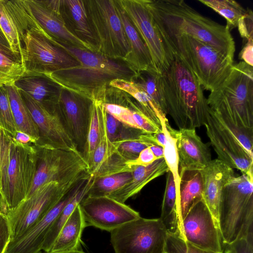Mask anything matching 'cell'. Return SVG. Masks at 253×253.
Wrapping results in <instances>:
<instances>
[{"label": "cell", "instance_id": "obj_29", "mask_svg": "<svg viewBox=\"0 0 253 253\" xmlns=\"http://www.w3.org/2000/svg\"><path fill=\"white\" fill-rule=\"evenodd\" d=\"M167 173L166 186L160 218L168 233L183 239L182 227L177 211L175 183L171 172L169 171Z\"/></svg>", "mask_w": 253, "mask_h": 253}, {"label": "cell", "instance_id": "obj_48", "mask_svg": "<svg viewBox=\"0 0 253 253\" xmlns=\"http://www.w3.org/2000/svg\"><path fill=\"white\" fill-rule=\"evenodd\" d=\"M156 160L149 147L143 150L138 156L134 160L126 161L127 165L131 169L136 166H147L153 163Z\"/></svg>", "mask_w": 253, "mask_h": 253}, {"label": "cell", "instance_id": "obj_23", "mask_svg": "<svg viewBox=\"0 0 253 253\" xmlns=\"http://www.w3.org/2000/svg\"><path fill=\"white\" fill-rule=\"evenodd\" d=\"M22 13L20 0H0V27L13 53L20 60L22 51V35L27 28Z\"/></svg>", "mask_w": 253, "mask_h": 253}, {"label": "cell", "instance_id": "obj_18", "mask_svg": "<svg viewBox=\"0 0 253 253\" xmlns=\"http://www.w3.org/2000/svg\"><path fill=\"white\" fill-rule=\"evenodd\" d=\"M91 102L76 93L61 88L56 104L67 131L82 154L86 142Z\"/></svg>", "mask_w": 253, "mask_h": 253}, {"label": "cell", "instance_id": "obj_2", "mask_svg": "<svg viewBox=\"0 0 253 253\" xmlns=\"http://www.w3.org/2000/svg\"><path fill=\"white\" fill-rule=\"evenodd\" d=\"M144 2L166 41L183 35L191 36L234 58L235 42L226 26L202 15L183 0Z\"/></svg>", "mask_w": 253, "mask_h": 253}, {"label": "cell", "instance_id": "obj_52", "mask_svg": "<svg viewBox=\"0 0 253 253\" xmlns=\"http://www.w3.org/2000/svg\"><path fill=\"white\" fill-rule=\"evenodd\" d=\"M151 136L155 145H160L164 147L166 142V137L162 128L154 133H152Z\"/></svg>", "mask_w": 253, "mask_h": 253}, {"label": "cell", "instance_id": "obj_54", "mask_svg": "<svg viewBox=\"0 0 253 253\" xmlns=\"http://www.w3.org/2000/svg\"><path fill=\"white\" fill-rule=\"evenodd\" d=\"M86 253L83 251H69V252H61V253Z\"/></svg>", "mask_w": 253, "mask_h": 253}, {"label": "cell", "instance_id": "obj_7", "mask_svg": "<svg viewBox=\"0 0 253 253\" xmlns=\"http://www.w3.org/2000/svg\"><path fill=\"white\" fill-rule=\"evenodd\" d=\"M208 104L214 112L229 116L242 128L253 129V67L244 61L234 64L231 72Z\"/></svg>", "mask_w": 253, "mask_h": 253}, {"label": "cell", "instance_id": "obj_33", "mask_svg": "<svg viewBox=\"0 0 253 253\" xmlns=\"http://www.w3.org/2000/svg\"><path fill=\"white\" fill-rule=\"evenodd\" d=\"M94 178L90 175L73 199L64 208L47 234L42 250L49 252L62 227L82 200L87 195L94 182Z\"/></svg>", "mask_w": 253, "mask_h": 253}, {"label": "cell", "instance_id": "obj_36", "mask_svg": "<svg viewBox=\"0 0 253 253\" xmlns=\"http://www.w3.org/2000/svg\"><path fill=\"white\" fill-rule=\"evenodd\" d=\"M132 177L131 171L94 178L93 184L87 195L92 196H107L125 185Z\"/></svg>", "mask_w": 253, "mask_h": 253}, {"label": "cell", "instance_id": "obj_51", "mask_svg": "<svg viewBox=\"0 0 253 253\" xmlns=\"http://www.w3.org/2000/svg\"><path fill=\"white\" fill-rule=\"evenodd\" d=\"M13 137L19 142L24 144L34 145L37 142L32 136L21 131L16 130Z\"/></svg>", "mask_w": 253, "mask_h": 253}, {"label": "cell", "instance_id": "obj_42", "mask_svg": "<svg viewBox=\"0 0 253 253\" xmlns=\"http://www.w3.org/2000/svg\"><path fill=\"white\" fill-rule=\"evenodd\" d=\"M165 253H223L200 248L168 232Z\"/></svg>", "mask_w": 253, "mask_h": 253}, {"label": "cell", "instance_id": "obj_27", "mask_svg": "<svg viewBox=\"0 0 253 253\" xmlns=\"http://www.w3.org/2000/svg\"><path fill=\"white\" fill-rule=\"evenodd\" d=\"M179 172V195L176 206L182 230L183 219L190 209L203 199V183L201 170H183Z\"/></svg>", "mask_w": 253, "mask_h": 253}, {"label": "cell", "instance_id": "obj_41", "mask_svg": "<svg viewBox=\"0 0 253 253\" xmlns=\"http://www.w3.org/2000/svg\"><path fill=\"white\" fill-rule=\"evenodd\" d=\"M0 128L14 137L16 127L5 86L0 87Z\"/></svg>", "mask_w": 253, "mask_h": 253}, {"label": "cell", "instance_id": "obj_14", "mask_svg": "<svg viewBox=\"0 0 253 253\" xmlns=\"http://www.w3.org/2000/svg\"><path fill=\"white\" fill-rule=\"evenodd\" d=\"M86 225L111 232L130 221L141 217L129 206L108 196L87 195L79 204Z\"/></svg>", "mask_w": 253, "mask_h": 253}, {"label": "cell", "instance_id": "obj_4", "mask_svg": "<svg viewBox=\"0 0 253 253\" xmlns=\"http://www.w3.org/2000/svg\"><path fill=\"white\" fill-rule=\"evenodd\" d=\"M36 162L34 145L20 143L0 128V210L4 213L27 198Z\"/></svg>", "mask_w": 253, "mask_h": 253}, {"label": "cell", "instance_id": "obj_43", "mask_svg": "<svg viewBox=\"0 0 253 253\" xmlns=\"http://www.w3.org/2000/svg\"><path fill=\"white\" fill-rule=\"evenodd\" d=\"M106 111L127 127L138 129L132 115V109L114 103H104Z\"/></svg>", "mask_w": 253, "mask_h": 253}, {"label": "cell", "instance_id": "obj_15", "mask_svg": "<svg viewBox=\"0 0 253 253\" xmlns=\"http://www.w3.org/2000/svg\"><path fill=\"white\" fill-rule=\"evenodd\" d=\"M19 91L39 130V138L34 145H47L81 153L67 131L56 107L53 109H47L27 94Z\"/></svg>", "mask_w": 253, "mask_h": 253}, {"label": "cell", "instance_id": "obj_16", "mask_svg": "<svg viewBox=\"0 0 253 253\" xmlns=\"http://www.w3.org/2000/svg\"><path fill=\"white\" fill-rule=\"evenodd\" d=\"M205 126L218 160L242 174L253 171V156L218 120L211 108Z\"/></svg>", "mask_w": 253, "mask_h": 253}, {"label": "cell", "instance_id": "obj_1", "mask_svg": "<svg viewBox=\"0 0 253 253\" xmlns=\"http://www.w3.org/2000/svg\"><path fill=\"white\" fill-rule=\"evenodd\" d=\"M56 46L76 58L80 65L44 76L61 88L76 93L91 102L105 103V91L116 79L132 81L138 73L123 61L77 48L49 37Z\"/></svg>", "mask_w": 253, "mask_h": 253}, {"label": "cell", "instance_id": "obj_55", "mask_svg": "<svg viewBox=\"0 0 253 253\" xmlns=\"http://www.w3.org/2000/svg\"><path fill=\"white\" fill-rule=\"evenodd\" d=\"M223 253H231V252L226 248H222Z\"/></svg>", "mask_w": 253, "mask_h": 253}, {"label": "cell", "instance_id": "obj_46", "mask_svg": "<svg viewBox=\"0 0 253 253\" xmlns=\"http://www.w3.org/2000/svg\"><path fill=\"white\" fill-rule=\"evenodd\" d=\"M237 27L240 36L246 41L253 39V14L247 8L246 13L238 21Z\"/></svg>", "mask_w": 253, "mask_h": 253}, {"label": "cell", "instance_id": "obj_6", "mask_svg": "<svg viewBox=\"0 0 253 253\" xmlns=\"http://www.w3.org/2000/svg\"><path fill=\"white\" fill-rule=\"evenodd\" d=\"M253 171L235 176L225 187L218 216L222 244L253 233Z\"/></svg>", "mask_w": 253, "mask_h": 253}, {"label": "cell", "instance_id": "obj_38", "mask_svg": "<svg viewBox=\"0 0 253 253\" xmlns=\"http://www.w3.org/2000/svg\"><path fill=\"white\" fill-rule=\"evenodd\" d=\"M160 75L155 71H141L132 82L150 96L166 115L159 84Z\"/></svg>", "mask_w": 253, "mask_h": 253}, {"label": "cell", "instance_id": "obj_47", "mask_svg": "<svg viewBox=\"0 0 253 253\" xmlns=\"http://www.w3.org/2000/svg\"><path fill=\"white\" fill-rule=\"evenodd\" d=\"M11 241V229L6 214L0 210V253H5Z\"/></svg>", "mask_w": 253, "mask_h": 253}, {"label": "cell", "instance_id": "obj_20", "mask_svg": "<svg viewBox=\"0 0 253 253\" xmlns=\"http://www.w3.org/2000/svg\"><path fill=\"white\" fill-rule=\"evenodd\" d=\"M25 2L33 18L50 37L67 44L96 52L95 48L72 31L63 17L47 7L43 0H25Z\"/></svg>", "mask_w": 253, "mask_h": 253}, {"label": "cell", "instance_id": "obj_34", "mask_svg": "<svg viewBox=\"0 0 253 253\" xmlns=\"http://www.w3.org/2000/svg\"><path fill=\"white\" fill-rule=\"evenodd\" d=\"M64 4L73 22L75 34L82 40L95 48L96 52L95 40L89 26L84 1L64 0Z\"/></svg>", "mask_w": 253, "mask_h": 253}, {"label": "cell", "instance_id": "obj_10", "mask_svg": "<svg viewBox=\"0 0 253 253\" xmlns=\"http://www.w3.org/2000/svg\"><path fill=\"white\" fill-rule=\"evenodd\" d=\"M21 39L20 60L25 70V75L45 76L80 65L76 58L51 42L33 17Z\"/></svg>", "mask_w": 253, "mask_h": 253}, {"label": "cell", "instance_id": "obj_39", "mask_svg": "<svg viewBox=\"0 0 253 253\" xmlns=\"http://www.w3.org/2000/svg\"><path fill=\"white\" fill-rule=\"evenodd\" d=\"M25 75L22 63L0 52V87L13 85Z\"/></svg>", "mask_w": 253, "mask_h": 253}, {"label": "cell", "instance_id": "obj_37", "mask_svg": "<svg viewBox=\"0 0 253 253\" xmlns=\"http://www.w3.org/2000/svg\"><path fill=\"white\" fill-rule=\"evenodd\" d=\"M99 137V121L96 101L92 102L90 106L89 119L86 142L83 156L90 167L95 149Z\"/></svg>", "mask_w": 253, "mask_h": 253}, {"label": "cell", "instance_id": "obj_40", "mask_svg": "<svg viewBox=\"0 0 253 253\" xmlns=\"http://www.w3.org/2000/svg\"><path fill=\"white\" fill-rule=\"evenodd\" d=\"M117 153L126 161L135 159L144 149L151 145L138 136L113 142Z\"/></svg>", "mask_w": 253, "mask_h": 253}, {"label": "cell", "instance_id": "obj_9", "mask_svg": "<svg viewBox=\"0 0 253 253\" xmlns=\"http://www.w3.org/2000/svg\"><path fill=\"white\" fill-rule=\"evenodd\" d=\"M89 176L88 172H84L61 183H45L8 211L6 214L10 226L11 240L37 223L72 189Z\"/></svg>", "mask_w": 253, "mask_h": 253}, {"label": "cell", "instance_id": "obj_45", "mask_svg": "<svg viewBox=\"0 0 253 253\" xmlns=\"http://www.w3.org/2000/svg\"><path fill=\"white\" fill-rule=\"evenodd\" d=\"M231 253H253V233L229 244H222Z\"/></svg>", "mask_w": 253, "mask_h": 253}, {"label": "cell", "instance_id": "obj_21", "mask_svg": "<svg viewBox=\"0 0 253 253\" xmlns=\"http://www.w3.org/2000/svg\"><path fill=\"white\" fill-rule=\"evenodd\" d=\"M201 172L203 199L218 227L219 210L223 190L236 175L233 169L217 159L211 160Z\"/></svg>", "mask_w": 253, "mask_h": 253}, {"label": "cell", "instance_id": "obj_19", "mask_svg": "<svg viewBox=\"0 0 253 253\" xmlns=\"http://www.w3.org/2000/svg\"><path fill=\"white\" fill-rule=\"evenodd\" d=\"M87 179L80 182L37 223L10 241L5 253H41L45 237L64 208Z\"/></svg>", "mask_w": 253, "mask_h": 253}, {"label": "cell", "instance_id": "obj_30", "mask_svg": "<svg viewBox=\"0 0 253 253\" xmlns=\"http://www.w3.org/2000/svg\"><path fill=\"white\" fill-rule=\"evenodd\" d=\"M99 121V137L97 145L95 149L89 173L93 175L100 167L110 157L117 153L116 145L109 138L106 126V111L103 102L96 101Z\"/></svg>", "mask_w": 253, "mask_h": 253}, {"label": "cell", "instance_id": "obj_32", "mask_svg": "<svg viewBox=\"0 0 253 253\" xmlns=\"http://www.w3.org/2000/svg\"><path fill=\"white\" fill-rule=\"evenodd\" d=\"M109 85L122 90L132 96L138 102L142 110L149 117L161 125L160 119L166 117V115L154 100L134 82L123 79H116L112 81Z\"/></svg>", "mask_w": 253, "mask_h": 253}, {"label": "cell", "instance_id": "obj_3", "mask_svg": "<svg viewBox=\"0 0 253 253\" xmlns=\"http://www.w3.org/2000/svg\"><path fill=\"white\" fill-rule=\"evenodd\" d=\"M166 115L179 129L205 126L210 107L194 75L176 55L159 78Z\"/></svg>", "mask_w": 253, "mask_h": 253}, {"label": "cell", "instance_id": "obj_24", "mask_svg": "<svg viewBox=\"0 0 253 253\" xmlns=\"http://www.w3.org/2000/svg\"><path fill=\"white\" fill-rule=\"evenodd\" d=\"M115 1L117 12L130 48V54L125 63L137 73L144 71L157 72L146 45L118 0Z\"/></svg>", "mask_w": 253, "mask_h": 253}, {"label": "cell", "instance_id": "obj_53", "mask_svg": "<svg viewBox=\"0 0 253 253\" xmlns=\"http://www.w3.org/2000/svg\"><path fill=\"white\" fill-rule=\"evenodd\" d=\"M157 159L164 158V147L158 145H154L149 147Z\"/></svg>", "mask_w": 253, "mask_h": 253}, {"label": "cell", "instance_id": "obj_31", "mask_svg": "<svg viewBox=\"0 0 253 253\" xmlns=\"http://www.w3.org/2000/svg\"><path fill=\"white\" fill-rule=\"evenodd\" d=\"M5 86L7 91L16 130L29 134L37 142L39 138L38 127L23 100L19 90L14 84Z\"/></svg>", "mask_w": 253, "mask_h": 253}, {"label": "cell", "instance_id": "obj_11", "mask_svg": "<svg viewBox=\"0 0 253 253\" xmlns=\"http://www.w3.org/2000/svg\"><path fill=\"white\" fill-rule=\"evenodd\" d=\"M110 233L115 253H165L168 231L160 218L140 217Z\"/></svg>", "mask_w": 253, "mask_h": 253}, {"label": "cell", "instance_id": "obj_8", "mask_svg": "<svg viewBox=\"0 0 253 253\" xmlns=\"http://www.w3.org/2000/svg\"><path fill=\"white\" fill-rule=\"evenodd\" d=\"M84 1L89 26L95 40L96 52L125 63L130 48L115 0Z\"/></svg>", "mask_w": 253, "mask_h": 253}, {"label": "cell", "instance_id": "obj_17", "mask_svg": "<svg viewBox=\"0 0 253 253\" xmlns=\"http://www.w3.org/2000/svg\"><path fill=\"white\" fill-rule=\"evenodd\" d=\"M183 240L200 248L223 253L218 227L203 199L182 220Z\"/></svg>", "mask_w": 253, "mask_h": 253}, {"label": "cell", "instance_id": "obj_22", "mask_svg": "<svg viewBox=\"0 0 253 253\" xmlns=\"http://www.w3.org/2000/svg\"><path fill=\"white\" fill-rule=\"evenodd\" d=\"M176 136L179 172L201 170L211 161L210 148L196 133L195 129H179Z\"/></svg>", "mask_w": 253, "mask_h": 253}, {"label": "cell", "instance_id": "obj_28", "mask_svg": "<svg viewBox=\"0 0 253 253\" xmlns=\"http://www.w3.org/2000/svg\"><path fill=\"white\" fill-rule=\"evenodd\" d=\"M86 226L79 204L62 227L49 252L83 251L81 238Z\"/></svg>", "mask_w": 253, "mask_h": 253}, {"label": "cell", "instance_id": "obj_35", "mask_svg": "<svg viewBox=\"0 0 253 253\" xmlns=\"http://www.w3.org/2000/svg\"><path fill=\"white\" fill-rule=\"evenodd\" d=\"M199 1L223 17L230 31L237 27L239 20L246 12V9L234 0H199Z\"/></svg>", "mask_w": 253, "mask_h": 253}, {"label": "cell", "instance_id": "obj_13", "mask_svg": "<svg viewBox=\"0 0 253 253\" xmlns=\"http://www.w3.org/2000/svg\"><path fill=\"white\" fill-rule=\"evenodd\" d=\"M146 45L158 73L168 68L174 55L163 36L144 0H118Z\"/></svg>", "mask_w": 253, "mask_h": 253}, {"label": "cell", "instance_id": "obj_12", "mask_svg": "<svg viewBox=\"0 0 253 253\" xmlns=\"http://www.w3.org/2000/svg\"><path fill=\"white\" fill-rule=\"evenodd\" d=\"M34 146L37 157L36 170L27 198L45 183L51 181L61 183L79 173L89 172L88 165L81 153L47 145Z\"/></svg>", "mask_w": 253, "mask_h": 253}, {"label": "cell", "instance_id": "obj_25", "mask_svg": "<svg viewBox=\"0 0 253 253\" xmlns=\"http://www.w3.org/2000/svg\"><path fill=\"white\" fill-rule=\"evenodd\" d=\"M168 171L169 169L164 158L156 160L147 166H136L132 171L130 180L106 196L125 203L140 192L150 181Z\"/></svg>", "mask_w": 253, "mask_h": 253}, {"label": "cell", "instance_id": "obj_5", "mask_svg": "<svg viewBox=\"0 0 253 253\" xmlns=\"http://www.w3.org/2000/svg\"><path fill=\"white\" fill-rule=\"evenodd\" d=\"M166 41L174 55L194 75L203 89L214 90L229 76L234 58L224 50L187 35Z\"/></svg>", "mask_w": 253, "mask_h": 253}, {"label": "cell", "instance_id": "obj_26", "mask_svg": "<svg viewBox=\"0 0 253 253\" xmlns=\"http://www.w3.org/2000/svg\"><path fill=\"white\" fill-rule=\"evenodd\" d=\"M14 85L45 108H56L61 88L49 79L42 76L25 75Z\"/></svg>", "mask_w": 253, "mask_h": 253}, {"label": "cell", "instance_id": "obj_49", "mask_svg": "<svg viewBox=\"0 0 253 253\" xmlns=\"http://www.w3.org/2000/svg\"><path fill=\"white\" fill-rule=\"evenodd\" d=\"M239 58L242 61L253 66V39L246 41L239 53Z\"/></svg>", "mask_w": 253, "mask_h": 253}, {"label": "cell", "instance_id": "obj_44", "mask_svg": "<svg viewBox=\"0 0 253 253\" xmlns=\"http://www.w3.org/2000/svg\"><path fill=\"white\" fill-rule=\"evenodd\" d=\"M106 126L109 138L113 142L126 139L129 127L124 126L121 122L106 112Z\"/></svg>", "mask_w": 253, "mask_h": 253}, {"label": "cell", "instance_id": "obj_50", "mask_svg": "<svg viewBox=\"0 0 253 253\" xmlns=\"http://www.w3.org/2000/svg\"><path fill=\"white\" fill-rule=\"evenodd\" d=\"M0 52L10 58L20 62V60L12 51L9 42L0 27Z\"/></svg>", "mask_w": 253, "mask_h": 253}]
</instances>
